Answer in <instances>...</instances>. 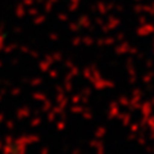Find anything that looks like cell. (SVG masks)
<instances>
[{
    "label": "cell",
    "instance_id": "1",
    "mask_svg": "<svg viewBox=\"0 0 154 154\" xmlns=\"http://www.w3.org/2000/svg\"><path fill=\"white\" fill-rule=\"evenodd\" d=\"M105 132H107V130H105V127H99L98 130L95 131V135H96V137H103Z\"/></svg>",
    "mask_w": 154,
    "mask_h": 154
},
{
    "label": "cell",
    "instance_id": "2",
    "mask_svg": "<svg viewBox=\"0 0 154 154\" xmlns=\"http://www.w3.org/2000/svg\"><path fill=\"white\" fill-rule=\"evenodd\" d=\"M153 76H154V73H153V72H150L149 75L143 76V77H141V80H143L145 84H149V82H150V80H152V77H153Z\"/></svg>",
    "mask_w": 154,
    "mask_h": 154
},
{
    "label": "cell",
    "instance_id": "3",
    "mask_svg": "<svg viewBox=\"0 0 154 154\" xmlns=\"http://www.w3.org/2000/svg\"><path fill=\"white\" fill-rule=\"evenodd\" d=\"M119 104L125 105V107H127V105L130 104V102H128V99L126 98V96H121V98H119Z\"/></svg>",
    "mask_w": 154,
    "mask_h": 154
},
{
    "label": "cell",
    "instance_id": "4",
    "mask_svg": "<svg viewBox=\"0 0 154 154\" xmlns=\"http://www.w3.org/2000/svg\"><path fill=\"white\" fill-rule=\"evenodd\" d=\"M89 145H90L91 148H98V146H102V143H100V141H96V140H91Z\"/></svg>",
    "mask_w": 154,
    "mask_h": 154
},
{
    "label": "cell",
    "instance_id": "5",
    "mask_svg": "<svg viewBox=\"0 0 154 154\" xmlns=\"http://www.w3.org/2000/svg\"><path fill=\"white\" fill-rule=\"evenodd\" d=\"M137 143L140 144V145H146V139L143 136V135H140V137H137Z\"/></svg>",
    "mask_w": 154,
    "mask_h": 154
},
{
    "label": "cell",
    "instance_id": "6",
    "mask_svg": "<svg viewBox=\"0 0 154 154\" xmlns=\"http://www.w3.org/2000/svg\"><path fill=\"white\" fill-rule=\"evenodd\" d=\"M91 94V90L89 89V88H85L82 91H81V94L80 95H84V96H89Z\"/></svg>",
    "mask_w": 154,
    "mask_h": 154
},
{
    "label": "cell",
    "instance_id": "7",
    "mask_svg": "<svg viewBox=\"0 0 154 154\" xmlns=\"http://www.w3.org/2000/svg\"><path fill=\"white\" fill-rule=\"evenodd\" d=\"M80 100H81V96H80V95L72 96V102H73V104H79V103H80Z\"/></svg>",
    "mask_w": 154,
    "mask_h": 154
},
{
    "label": "cell",
    "instance_id": "8",
    "mask_svg": "<svg viewBox=\"0 0 154 154\" xmlns=\"http://www.w3.org/2000/svg\"><path fill=\"white\" fill-rule=\"evenodd\" d=\"M71 110H72V112H81V113H82L84 112V108L82 107H72Z\"/></svg>",
    "mask_w": 154,
    "mask_h": 154
},
{
    "label": "cell",
    "instance_id": "9",
    "mask_svg": "<svg viewBox=\"0 0 154 154\" xmlns=\"http://www.w3.org/2000/svg\"><path fill=\"white\" fill-rule=\"evenodd\" d=\"M84 118H86V119H91V118H93V116H91V113L89 112V110H86V112L84 113Z\"/></svg>",
    "mask_w": 154,
    "mask_h": 154
},
{
    "label": "cell",
    "instance_id": "10",
    "mask_svg": "<svg viewBox=\"0 0 154 154\" xmlns=\"http://www.w3.org/2000/svg\"><path fill=\"white\" fill-rule=\"evenodd\" d=\"M135 139H136V135H135V134H131V135H128L127 140H135Z\"/></svg>",
    "mask_w": 154,
    "mask_h": 154
},
{
    "label": "cell",
    "instance_id": "11",
    "mask_svg": "<svg viewBox=\"0 0 154 154\" xmlns=\"http://www.w3.org/2000/svg\"><path fill=\"white\" fill-rule=\"evenodd\" d=\"M131 131L135 132V131H137V125L135 123V125H131Z\"/></svg>",
    "mask_w": 154,
    "mask_h": 154
},
{
    "label": "cell",
    "instance_id": "12",
    "mask_svg": "<svg viewBox=\"0 0 154 154\" xmlns=\"http://www.w3.org/2000/svg\"><path fill=\"white\" fill-rule=\"evenodd\" d=\"M149 139H150V140H154V128H152L150 135H149Z\"/></svg>",
    "mask_w": 154,
    "mask_h": 154
},
{
    "label": "cell",
    "instance_id": "13",
    "mask_svg": "<svg viewBox=\"0 0 154 154\" xmlns=\"http://www.w3.org/2000/svg\"><path fill=\"white\" fill-rule=\"evenodd\" d=\"M135 82H136V77L132 76L131 79H130V84H135Z\"/></svg>",
    "mask_w": 154,
    "mask_h": 154
},
{
    "label": "cell",
    "instance_id": "14",
    "mask_svg": "<svg viewBox=\"0 0 154 154\" xmlns=\"http://www.w3.org/2000/svg\"><path fill=\"white\" fill-rule=\"evenodd\" d=\"M150 104H152V105H153V107H154V98L152 99V103H150Z\"/></svg>",
    "mask_w": 154,
    "mask_h": 154
}]
</instances>
